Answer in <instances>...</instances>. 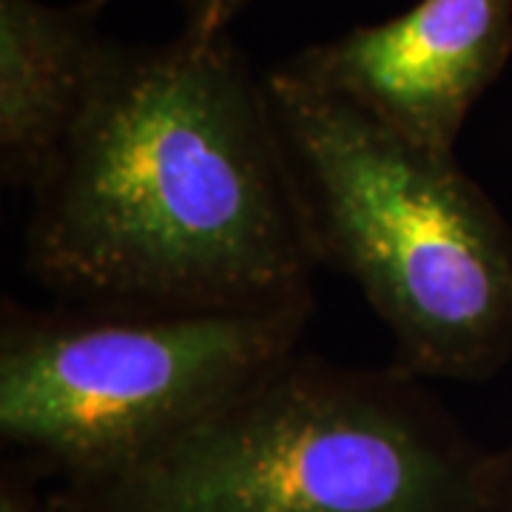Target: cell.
I'll return each instance as SVG.
<instances>
[{
    "mask_svg": "<svg viewBox=\"0 0 512 512\" xmlns=\"http://www.w3.org/2000/svg\"><path fill=\"white\" fill-rule=\"evenodd\" d=\"M313 293L248 308H0V436L60 478L123 464L299 350Z\"/></svg>",
    "mask_w": 512,
    "mask_h": 512,
    "instance_id": "cell-4",
    "label": "cell"
},
{
    "mask_svg": "<svg viewBox=\"0 0 512 512\" xmlns=\"http://www.w3.org/2000/svg\"><path fill=\"white\" fill-rule=\"evenodd\" d=\"M26 271L92 308H248L313 293L265 77L228 35L109 43L35 185Z\"/></svg>",
    "mask_w": 512,
    "mask_h": 512,
    "instance_id": "cell-1",
    "label": "cell"
},
{
    "mask_svg": "<svg viewBox=\"0 0 512 512\" xmlns=\"http://www.w3.org/2000/svg\"><path fill=\"white\" fill-rule=\"evenodd\" d=\"M248 3L251 0H180L185 12L183 29L197 35H222Z\"/></svg>",
    "mask_w": 512,
    "mask_h": 512,
    "instance_id": "cell-7",
    "label": "cell"
},
{
    "mask_svg": "<svg viewBox=\"0 0 512 512\" xmlns=\"http://www.w3.org/2000/svg\"><path fill=\"white\" fill-rule=\"evenodd\" d=\"M109 0L49 6L0 0V177L32 188L72 134L109 40L97 12Z\"/></svg>",
    "mask_w": 512,
    "mask_h": 512,
    "instance_id": "cell-6",
    "label": "cell"
},
{
    "mask_svg": "<svg viewBox=\"0 0 512 512\" xmlns=\"http://www.w3.org/2000/svg\"><path fill=\"white\" fill-rule=\"evenodd\" d=\"M501 456L424 379L291 353L123 464L63 478L57 512H493Z\"/></svg>",
    "mask_w": 512,
    "mask_h": 512,
    "instance_id": "cell-2",
    "label": "cell"
},
{
    "mask_svg": "<svg viewBox=\"0 0 512 512\" xmlns=\"http://www.w3.org/2000/svg\"><path fill=\"white\" fill-rule=\"evenodd\" d=\"M313 256L348 276L416 379L487 382L512 362V222L453 151L407 140L299 80L265 74Z\"/></svg>",
    "mask_w": 512,
    "mask_h": 512,
    "instance_id": "cell-3",
    "label": "cell"
},
{
    "mask_svg": "<svg viewBox=\"0 0 512 512\" xmlns=\"http://www.w3.org/2000/svg\"><path fill=\"white\" fill-rule=\"evenodd\" d=\"M0 512H57L52 504L37 501L35 495L26 493L18 478L6 476L0 487Z\"/></svg>",
    "mask_w": 512,
    "mask_h": 512,
    "instance_id": "cell-8",
    "label": "cell"
},
{
    "mask_svg": "<svg viewBox=\"0 0 512 512\" xmlns=\"http://www.w3.org/2000/svg\"><path fill=\"white\" fill-rule=\"evenodd\" d=\"M512 55V0H419L282 63L407 140L453 151Z\"/></svg>",
    "mask_w": 512,
    "mask_h": 512,
    "instance_id": "cell-5",
    "label": "cell"
},
{
    "mask_svg": "<svg viewBox=\"0 0 512 512\" xmlns=\"http://www.w3.org/2000/svg\"><path fill=\"white\" fill-rule=\"evenodd\" d=\"M501 456V473H498V495H495L493 512H512V447Z\"/></svg>",
    "mask_w": 512,
    "mask_h": 512,
    "instance_id": "cell-9",
    "label": "cell"
}]
</instances>
